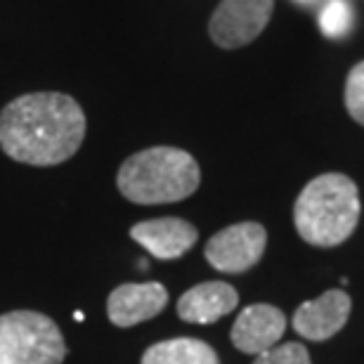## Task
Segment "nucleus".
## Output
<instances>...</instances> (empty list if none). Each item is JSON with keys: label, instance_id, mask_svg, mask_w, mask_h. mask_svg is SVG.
Masks as SVG:
<instances>
[{"label": "nucleus", "instance_id": "nucleus-1", "mask_svg": "<svg viewBox=\"0 0 364 364\" xmlns=\"http://www.w3.org/2000/svg\"><path fill=\"white\" fill-rule=\"evenodd\" d=\"M85 114L64 92H28L0 112V147L12 161L57 166L81 149Z\"/></svg>", "mask_w": 364, "mask_h": 364}, {"label": "nucleus", "instance_id": "nucleus-2", "mask_svg": "<svg viewBox=\"0 0 364 364\" xmlns=\"http://www.w3.org/2000/svg\"><path fill=\"white\" fill-rule=\"evenodd\" d=\"M360 213L358 185L343 173H324L301 189L294 206V223L303 242L331 249L353 235Z\"/></svg>", "mask_w": 364, "mask_h": 364}, {"label": "nucleus", "instance_id": "nucleus-3", "mask_svg": "<svg viewBox=\"0 0 364 364\" xmlns=\"http://www.w3.org/2000/svg\"><path fill=\"white\" fill-rule=\"evenodd\" d=\"M201 171L196 159L178 147H149L121 164L116 187L140 206L176 203L199 189Z\"/></svg>", "mask_w": 364, "mask_h": 364}, {"label": "nucleus", "instance_id": "nucleus-4", "mask_svg": "<svg viewBox=\"0 0 364 364\" xmlns=\"http://www.w3.org/2000/svg\"><path fill=\"white\" fill-rule=\"evenodd\" d=\"M67 341L53 317L36 310L0 315V364H62Z\"/></svg>", "mask_w": 364, "mask_h": 364}, {"label": "nucleus", "instance_id": "nucleus-5", "mask_svg": "<svg viewBox=\"0 0 364 364\" xmlns=\"http://www.w3.org/2000/svg\"><path fill=\"white\" fill-rule=\"evenodd\" d=\"M274 0H220L208 21L210 41L223 50L249 46L272 17Z\"/></svg>", "mask_w": 364, "mask_h": 364}, {"label": "nucleus", "instance_id": "nucleus-6", "mask_svg": "<svg viewBox=\"0 0 364 364\" xmlns=\"http://www.w3.org/2000/svg\"><path fill=\"white\" fill-rule=\"evenodd\" d=\"M267 246V232L260 223H237L208 239L203 256L218 272L239 274L260 263Z\"/></svg>", "mask_w": 364, "mask_h": 364}, {"label": "nucleus", "instance_id": "nucleus-7", "mask_svg": "<svg viewBox=\"0 0 364 364\" xmlns=\"http://www.w3.org/2000/svg\"><path fill=\"white\" fill-rule=\"evenodd\" d=\"M166 305H168V291L164 284H121L107 298V317L119 329H130L156 317Z\"/></svg>", "mask_w": 364, "mask_h": 364}, {"label": "nucleus", "instance_id": "nucleus-8", "mask_svg": "<svg viewBox=\"0 0 364 364\" xmlns=\"http://www.w3.org/2000/svg\"><path fill=\"white\" fill-rule=\"evenodd\" d=\"M284 331H287L284 312L274 305L256 303L239 312L230 338L237 350L246 355H260L279 343Z\"/></svg>", "mask_w": 364, "mask_h": 364}, {"label": "nucleus", "instance_id": "nucleus-9", "mask_svg": "<svg viewBox=\"0 0 364 364\" xmlns=\"http://www.w3.org/2000/svg\"><path fill=\"white\" fill-rule=\"evenodd\" d=\"M350 296L341 289H331L315 301L298 305L294 329L305 341H326L343 329L350 317Z\"/></svg>", "mask_w": 364, "mask_h": 364}, {"label": "nucleus", "instance_id": "nucleus-10", "mask_svg": "<svg viewBox=\"0 0 364 364\" xmlns=\"http://www.w3.org/2000/svg\"><path fill=\"white\" fill-rule=\"evenodd\" d=\"M130 237L159 260H176L192 249L199 232L182 218H156L142 220L130 228Z\"/></svg>", "mask_w": 364, "mask_h": 364}, {"label": "nucleus", "instance_id": "nucleus-11", "mask_svg": "<svg viewBox=\"0 0 364 364\" xmlns=\"http://www.w3.org/2000/svg\"><path fill=\"white\" fill-rule=\"evenodd\" d=\"M239 305L235 287L225 282H203L187 289L178 301V317L189 324H213Z\"/></svg>", "mask_w": 364, "mask_h": 364}, {"label": "nucleus", "instance_id": "nucleus-12", "mask_svg": "<svg viewBox=\"0 0 364 364\" xmlns=\"http://www.w3.org/2000/svg\"><path fill=\"white\" fill-rule=\"evenodd\" d=\"M140 364H220L218 353L199 338H171L149 346Z\"/></svg>", "mask_w": 364, "mask_h": 364}, {"label": "nucleus", "instance_id": "nucleus-13", "mask_svg": "<svg viewBox=\"0 0 364 364\" xmlns=\"http://www.w3.org/2000/svg\"><path fill=\"white\" fill-rule=\"evenodd\" d=\"M353 7L348 0H326L319 10V28L326 38H346L353 28Z\"/></svg>", "mask_w": 364, "mask_h": 364}, {"label": "nucleus", "instance_id": "nucleus-14", "mask_svg": "<svg viewBox=\"0 0 364 364\" xmlns=\"http://www.w3.org/2000/svg\"><path fill=\"white\" fill-rule=\"evenodd\" d=\"M253 364H312V362L308 348L303 343H296V341H289V343L274 346L270 350L256 355V362Z\"/></svg>", "mask_w": 364, "mask_h": 364}, {"label": "nucleus", "instance_id": "nucleus-15", "mask_svg": "<svg viewBox=\"0 0 364 364\" xmlns=\"http://www.w3.org/2000/svg\"><path fill=\"white\" fill-rule=\"evenodd\" d=\"M346 107L348 114L364 126V62L355 64L346 81Z\"/></svg>", "mask_w": 364, "mask_h": 364}, {"label": "nucleus", "instance_id": "nucleus-16", "mask_svg": "<svg viewBox=\"0 0 364 364\" xmlns=\"http://www.w3.org/2000/svg\"><path fill=\"white\" fill-rule=\"evenodd\" d=\"M296 5H305V7H312V5H317L319 0H294Z\"/></svg>", "mask_w": 364, "mask_h": 364}]
</instances>
